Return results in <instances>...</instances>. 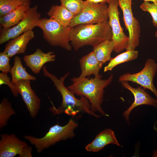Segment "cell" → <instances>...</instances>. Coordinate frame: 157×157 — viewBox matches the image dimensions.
Instances as JSON below:
<instances>
[{
    "label": "cell",
    "mask_w": 157,
    "mask_h": 157,
    "mask_svg": "<svg viewBox=\"0 0 157 157\" xmlns=\"http://www.w3.org/2000/svg\"><path fill=\"white\" fill-rule=\"evenodd\" d=\"M38 9L37 5L31 8L26 12L23 19L17 25L8 29L1 28L0 44L4 43L37 27L38 22L41 17Z\"/></svg>",
    "instance_id": "7"
},
{
    "label": "cell",
    "mask_w": 157,
    "mask_h": 157,
    "mask_svg": "<svg viewBox=\"0 0 157 157\" xmlns=\"http://www.w3.org/2000/svg\"><path fill=\"white\" fill-rule=\"evenodd\" d=\"M0 157H14L20 155L24 147L28 145L26 142L19 139L13 134L0 135Z\"/></svg>",
    "instance_id": "13"
},
{
    "label": "cell",
    "mask_w": 157,
    "mask_h": 157,
    "mask_svg": "<svg viewBox=\"0 0 157 157\" xmlns=\"http://www.w3.org/2000/svg\"><path fill=\"white\" fill-rule=\"evenodd\" d=\"M50 19L65 26H69L73 14L61 5H53L47 13Z\"/></svg>",
    "instance_id": "19"
},
{
    "label": "cell",
    "mask_w": 157,
    "mask_h": 157,
    "mask_svg": "<svg viewBox=\"0 0 157 157\" xmlns=\"http://www.w3.org/2000/svg\"><path fill=\"white\" fill-rule=\"evenodd\" d=\"M138 51L135 50H127L114 58H111L108 65L105 67L104 72L111 71L121 64L135 60L138 57Z\"/></svg>",
    "instance_id": "22"
},
{
    "label": "cell",
    "mask_w": 157,
    "mask_h": 157,
    "mask_svg": "<svg viewBox=\"0 0 157 157\" xmlns=\"http://www.w3.org/2000/svg\"><path fill=\"white\" fill-rule=\"evenodd\" d=\"M110 144L119 147L121 146L114 131L110 129H107L97 135L91 142L85 147V148L87 151L98 152L102 149L106 145Z\"/></svg>",
    "instance_id": "16"
},
{
    "label": "cell",
    "mask_w": 157,
    "mask_h": 157,
    "mask_svg": "<svg viewBox=\"0 0 157 157\" xmlns=\"http://www.w3.org/2000/svg\"><path fill=\"white\" fill-rule=\"evenodd\" d=\"M21 3L24 5L30 6L31 4V0H14Z\"/></svg>",
    "instance_id": "31"
},
{
    "label": "cell",
    "mask_w": 157,
    "mask_h": 157,
    "mask_svg": "<svg viewBox=\"0 0 157 157\" xmlns=\"http://www.w3.org/2000/svg\"><path fill=\"white\" fill-rule=\"evenodd\" d=\"M11 58L4 51L0 52V70L2 72L8 74L11 68L9 63Z\"/></svg>",
    "instance_id": "27"
},
{
    "label": "cell",
    "mask_w": 157,
    "mask_h": 157,
    "mask_svg": "<svg viewBox=\"0 0 157 157\" xmlns=\"http://www.w3.org/2000/svg\"><path fill=\"white\" fill-rule=\"evenodd\" d=\"M157 122V119L156 120V122L154 125V129L155 130H156L157 131V129H156V124Z\"/></svg>",
    "instance_id": "33"
},
{
    "label": "cell",
    "mask_w": 157,
    "mask_h": 157,
    "mask_svg": "<svg viewBox=\"0 0 157 157\" xmlns=\"http://www.w3.org/2000/svg\"><path fill=\"white\" fill-rule=\"evenodd\" d=\"M155 36L156 37H157V31H156L155 33Z\"/></svg>",
    "instance_id": "34"
},
{
    "label": "cell",
    "mask_w": 157,
    "mask_h": 157,
    "mask_svg": "<svg viewBox=\"0 0 157 157\" xmlns=\"http://www.w3.org/2000/svg\"><path fill=\"white\" fill-rule=\"evenodd\" d=\"M14 84L21 96L31 116L35 117L40 109L41 100L32 88L31 80H21Z\"/></svg>",
    "instance_id": "11"
},
{
    "label": "cell",
    "mask_w": 157,
    "mask_h": 157,
    "mask_svg": "<svg viewBox=\"0 0 157 157\" xmlns=\"http://www.w3.org/2000/svg\"><path fill=\"white\" fill-rule=\"evenodd\" d=\"M140 7L143 11L148 12L150 14L152 19V23L157 28V3L144 1Z\"/></svg>",
    "instance_id": "26"
},
{
    "label": "cell",
    "mask_w": 157,
    "mask_h": 157,
    "mask_svg": "<svg viewBox=\"0 0 157 157\" xmlns=\"http://www.w3.org/2000/svg\"><path fill=\"white\" fill-rule=\"evenodd\" d=\"M108 3V22L112 31V40L114 44V51L116 53H119L126 49L129 38L124 33L120 23L118 0H110Z\"/></svg>",
    "instance_id": "9"
},
{
    "label": "cell",
    "mask_w": 157,
    "mask_h": 157,
    "mask_svg": "<svg viewBox=\"0 0 157 157\" xmlns=\"http://www.w3.org/2000/svg\"><path fill=\"white\" fill-rule=\"evenodd\" d=\"M124 88L129 90L133 94L134 98L133 102L123 113V115L129 124V117L131 111L136 107L140 105H146L157 108V99L151 96L142 87L139 86L134 88L131 86L126 81L120 82Z\"/></svg>",
    "instance_id": "12"
},
{
    "label": "cell",
    "mask_w": 157,
    "mask_h": 157,
    "mask_svg": "<svg viewBox=\"0 0 157 157\" xmlns=\"http://www.w3.org/2000/svg\"><path fill=\"white\" fill-rule=\"evenodd\" d=\"M70 44L75 51L87 45L94 47L105 40H111L112 33L108 21L96 24H81L71 27Z\"/></svg>",
    "instance_id": "3"
},
{
    "label": "cell",
    "mask_w": 157,
    "mask_h": 157,
    "mask_svg": "<svg viewBox=\"0 0 157 157\" xmlns=\"http://www.w3.org/2000/svg\"><path fill=\"white\" fill-rule=\"evenodd\" d=\"M22 5L20 2L14 0H0V17Z\"/></svg>",
    "instance_id": "25"
},
{
    "label": "cell",
    "mask_w": 157,
    "mask_h": 157,
    "mask_svg": "<svg viewBox=\"0 0 157 157\" xmlns=\"http://www.w3.org/2000/svg\"><path fill=\"white\" fill-rule=\"evenodd\" d=\"M56 55L53 51L44 53L37 48L33 54L25 55L23 60L26 65L35 74H39L44 65L46 63L54 61Z\"/></svg>",
    "instance_id": "14"
},
{
    "label": "cell",
    "mask_w": 157,
    "mask_h": 157,
    "mask_svg": "<svg viewBox=\"0 0 157 157\" xmlns=\"http://www.w3.org/2000/svg\"><path fill=\"white\" fill-rule=\"evenodd\" d=\"M37 27L42 30L44 39L50 45L72 50L69 36L71 27L63 26L54 20L45 18L39 20Z\"/></svg>",
    "instance_id": "5"
},
{
    "label": "cell",
    "mask_w": 157,
    "mask_h": 157,
    "mask_svg": "<svg viewBox=\"0 0 157 157\" xmlns=\"http://www.w3.org/2000/svg\"><path fill=\"white\" fill-rule=\"evenodd\" d=\"M78 126V124L70 119L63 126L57 124L51 126L42 137L26 135L24 138L35 146L37 152L39 153L61 140L73 138L75 135L74 130Z\"/></svg>",
    "instance_id": "4"
},
{
    "label": "cell",
    "mask_w": 157,
    "mask_h": 157,
    "mask_svg": "<svg viewBox=\"0 0 157 157\" xmlns=\"http://www.w3.org/2000/svg\"><path fill=\"white\" fill-rule=\"evenodd\" d=\"M42 69L44 76L47 77L51 80L54 86L60 93L62 97L61 105L58 108L55 107L51 101L52 106L49 108V110L53 115H55L65 113L69 115L75 116L81 112L87 113L97 118L100 117L99 115H97L91 110L90 104L86 98L82 96L79 99L77 98L74 94L65 86L64 82L69 75V72L58 78L56 76L47 70L45 66L43 67Z\"/></svg>",
    "instance_id": "1"
},
{
    "label": "cell",
    "mask_w": 157,
    "mask_h": 157,
    "mask_svg": "<svg viewBox=\"0 0 157 157\" xmlns=\"http://www.w3.org/2000/svg\"><path fill=\"white\" fill-rule=\"evenodd\" d=\"M61 6L70 12L74 16L82 10L85 3L83 0H60Z\"/></svg>",
    "instance_id": "24"
},
{
    "label": "cell",
    "mask_w": 157,
    "mask_h": 157,
    "mask_svg": "<svg viewBox=\"0 0 157 157\" xmlns=\"http://www.w3.org/2000/svg\"><path fill=\"white\" fill-rule=\"evenodd\" d=\"M30 6L22 5L9 13L0 17V26L8 29L17 25L24 17Z\"/></svg>",
    "instance_id": "18"
},
{
    "label": "cell",
    "mask_w": 157,
    "mask_h": 157,
    "mask_svg": "<svg viewBox=\"0 0 157 157\" xmlns=\"http://www.w3.org/2000/svg\"><path fill=\"white\" fill-rule=\"evenodd\" d=\"M144 1H151L153 3H157V0H143Z\"/></svg>",
    "instance_id": "32"
},
{
    "label": "cell",
    "mask_w": 157,
    "mask_h": 157,
    "mask_svg": "<svg viewBox=\"0 0 157 157\" xmlns=\"http://www.w3.org/2000/svg\"><path fill=\"white\" fill-rule=\"evenodd\" d=\"M79 62L81 70L80 76L86 77L93 75L96 77L101 75L99 72L103 64L98 60L93 51L82 57Z\"/></svg>",
    "instance_id": "17"
},
{
    "label": "cell",
    "mask_w": 157,
    "mask_h": 157,
    "mask_svg": "<svg viewBox=\"0 0 157 157\" xmlns=\"http://www.w3.org/2000/svg\"><path fill=\"white\" fill-rule=\"evenodd\" d=\"M3 84L7 85L10 88L13 94L17 97L19 94L14 84L13 83L10 77L8 76V74L1 72L0 73V86Z\"/></svg>",
    "instance_id": "28"
},
{
    "label": "cell",
    "mask_w": 157,
    "mask_h": 157,
    "mask_svg": "<svg viewBox=\"0 0 157 157\" xmlns=\"http://www.w3.org/2000/svg\"><path fill=\"white\" fill-rule=\"evenodd\" d=\"M16 114L11 102L4 98L0 104V129L6 126L11 116Z\"/></svg>",
    "instance_id": "23"
},
{
    "label": "cell",
    "mask_w": 157,
    "mask_h": 157,
    "mask_svg": "<svg viewBox=\"0 0 157 157\" xmlns=\"http://www.w3.org/2000/svg\"><path fill=\"white\" fill-rule=\"evenodd\" d=\"M114 50V44L111 40H104L93 47V51L98 60L103 64L109 61Z\"/></svg>",
    "instance_id": "20"
},
{
    "label": "cell",
    "mask_w": 157,
    "mask_h": 157,
    "mask_svg": "<svg viewBox=\"0 0 157 157\" xmlns=\"http://www.w3.org/2000/svg\"><path fill=\"white\" fill-rule=\"evenodd\" d=\"M101 75L94 78L74 77L71 79V85L68 88L74 94L84 96L89 101L91 110L98 111L102 115L108 117L101 107L103 101L104 89L111 83L113 76L111 74L107 79L101 78Z\"/></svg>",
    "instance_id": "2"
},
{
    "label": "cell",
    "mask_w": 157,
    "mask_h": 157,
    "mask_svg": "<svg viewBox=\"0 0 157 157\" xmlns=\"http://www.w3.org/2000/svg\"><path fill=\"white\" fill-rule=\"evenodd\" d=\"M157 71L156 63L154 60L148 58L141 71L135 74L127 73L121 75L118 78V81H131L138 84L145 89L151 91L157 99V90L153 83Z\"/></svg>",
    "instance_id": "8"
},
{
    "label": "cell",
    "mask_w": 157,
    "mask_h": 157,
    "mask_svg": "<svg viewBox=\"0 0 157 157\" xmlns=\"http://www.w3.org/2000/svg\"><path fill=\"white\" fill-rule=\"evenodd\" d=\"M110 0H86L85 2L93 3H108Z\"/></svg>",
    "instance_id": "30"
},
{
    "label": "cell",
    "mask_w": 157,
    "mask_h": 157,
    "mask_svg": "<svg viewBox=\"0 0 157 157\" xmlns=\"http://www.w3.org/2000/svg\"><path fill=\"white\" fill-rule=\"evenodd\" d=\"M34 37L32 30L26 31L10 40L6 45L4 51L11 58L16 54H24L28 44Z\"/></svg>",
    "instance_id": "15"
},
{
    "label": "cell",
    "mask_w": 157,
    "mask_h": 157,
    "mask_svg": "<svg viewBox=\"0 0 157 157\" xmlns=\"http://www.w3.org/2000/svg\"><path fill=\"white\" fill-rule=\"evenodd\" d=\"M118 0L119 6L123 12L125 26L129 32V40L126 50H135L139 43L141 28L139 22L133 15L132 0Z\"/></svg>",
    "instance_id": "10"
},
{
    "label": "cell",
    "mask_w": 157,
    "mask_h": 157,
    "mask_svg": "<svg viewBox=\"0 0 157 157\" xmlns=\"http://www.w3.org/2000/svg\"><path fill=\"white\" fill-rule=\"evenodd\" d=\"M85 1L81 11L72 20L70 27L81 24H96L108 21V6L106 3L95 4Z\"/></svg>",
    "instance_id": "6"
},
{
    "label": "cell",
    "mask_w": 157,
    "mask_h": 157,
    "mask_svg": "<svg viewBox=\"0 0 157 157\" xmlns=\"http://www.w3.org/2000/svg\"><path fill=\"white\" fill-rule=\"evenodd\" d=\"M32 147L28 145L22 149L21 154L19 156V157H32Z\"/></svg>",
    "instance_id": "29"
},
{
    "label": "cell",
    "mask_w": 157,
    "mask_h": 157,
    "mask_svg": "<svg viewBox=\"0 0 157 157\" xmlns=\"http://www.w3.org/2000/svg\"><path fill=\"white\" fill-rule=\"evenodd\" d=\"M11 75V82L14 84L21 80L35 81L36 78L26 71L22 64L20 57L16 56L14 58V63L9 72Z\"/></svg>",
    "instance_id": "21"
}]
</instances>
